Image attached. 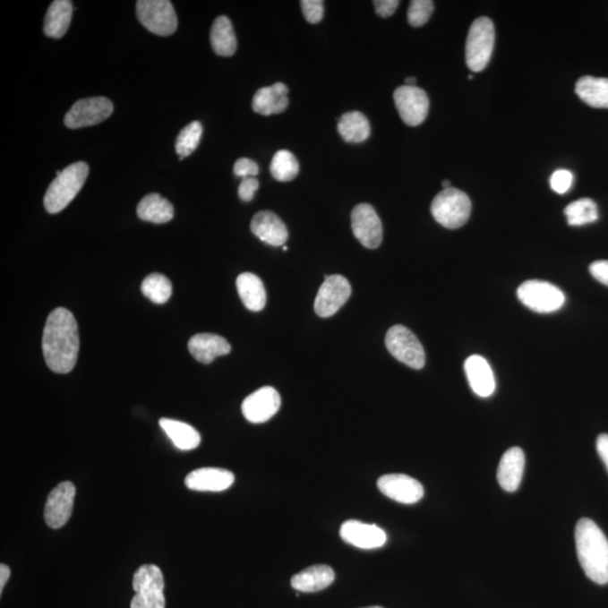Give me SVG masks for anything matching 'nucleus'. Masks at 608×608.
Wrapping results in <instances>:
<instances>
[{"label":"nucleus","instance_id":"1","mask_svg":"<svg viewBox=\"0 0 608 608\" xmlns=\"http://www.w3.org/2000/svg\"><path fill=\"white\" fill-rule=\"evenodd\" d=\"M43 355L55 373L65 374L76 365L80 352V334L76 319L69 310H54L47 319L42 339Z\"/></svg>","mask_w":608,"mask_h":608},{"label":"nucleus","instance_id":"2","mask_svg":"<svg viewBox=\"0 0 608 608\" xmlns=\"http://www.w3.org/2000/svg\"><path fill=\"white\" fill-rule=\"evenodd\" d=\"M576 550L581 568L594 583L608 584V540L598 525L581 518L576 525Z\"/></svg>","mask_w":608,"mask_h":608},{"label":"nucleus","instance_id":"3","mask_svg":"<svg viewBox=\"0 0 608 608\" xmlns=\"http://www.w3.org/2000/svg\"><path fill=\"white\" fill-rule=\"evenodd\" d=\"M89 173V165L84 161L70 165L63 172L58 170L45 196L47 211L56 214L67 208L84 186Z\"/></svg>","mask_w":608,"mask_h":608},{"label":"nucleus","instance_id":"4","mask_svg":"<svg viewBox=\"0 0 608 608\" xmlns=\"http://www.w3.org/2000/svg\"><path fill=\"white\" fill-rule=\"evenodd\" d=\"M471 208V201L465 192L450 187L435 196L431 212L441 226L448 229H458L469 220Z\"/></svg>","mask_w":608,"mask_h":608},{"label":"nucleus","instance_id":"5","mask_svg":"<svg viewBox=\"0 0 608 608\" xmlns=\"http://www.w3.org/2000/svg\"><path fill=\"white\" fill-rule=\"evenodd\" d=\"M495 26L488 17H480L472 23L466 46L467 64L472 72H483L487 67L495 47Z\"/></svg>","mask_w":608,"mask_h":608},{"label":"nucleus","instance_id":"6","mask_svg":"<svg viewBox=\"0 0 608 608\" xmlns=\"http://www.w3.org/2000/svg\"><path fill=\"white\" fill-rule=\"evenodd\" d=\"M135 595L131 608H165V580L160 568L155 564H144L133 576Z\"/></svg>","mask_w":608,"mask_h":608},{"label":"nucleus","instance_id":"7","mask_svg":"<svg viewBox=\"0 0 608 608\" xmlns=\"http://www.w3.org/2000/svg\"><path fill=\"white\" fill-rule=\"evenodd\" d=\"M518 297L525 307L539 313L558 312L566 302L564 293L558 287L539 279H531L520 284Z\"/></svg>","mask_w":608,"mask_h":608},{"label":"nucleus","instance_id":"8","mask_svg":"<svg viewBox=\"0 0 608 608\" xmlns=\"http://www.w3.org/2000/svg\"><path fill=\"white\" fill-rule=\"evenodd\" d=\"M137 16L140 23L149 32L169 37L176 32L178 21L176 12L169 0H139Z\"/></svg>","mask_w":608,"mask_h":608},{"label":"nucleus","instance_id":"9","mask_svg":"<svg viewBox=\"0 0 608 608\" xmlns=\"http://www.w3.org/2000/svg\"><path fill=\"white\" fill-rule=\"evenodd\" d=\"M388 351L398 361L411 369L421 370L425 366L426 354L421 341L405 326H393L386 336Z\"/></svg>","mask_w":608,"mask_h":608},{"label":"nucleus","instance_id":"10","mask_svg":"<svg viewBox=\"0 0 608 608\" xmlns=\"http://www.w3.org/2000/svg\"><path fill=\"white\" fill-rule=\"evenodd\" d=\"M113 109V103L107 98L81 99L65 114L64 124L73 130L99 124L112 116Z\"/></svg>","mask_w":608,"mask_h":608},{"label":"nucleus","instance_id":"11","mask_svg":"<svg viewBox=\"0 0 608 608\" xmlns=\"http://www.w3.org/2000/svg\"><path fill=\"white\" fill-rule=\"evenodd\" d=\"M351 284L341 275H325L314 300V312L321 318L334 316L351 296Z\"/></svg>","mask_w":608,"mask_h":608},{"label":"nucleus","instance_id":"12","mask_svg":"<svg viewBox=\"0 0 608 608\" xmlns=\"http://www.w3.org/2000/svg\"><path fill=\"white\" fill-rule=\"evenodd\" d=\"M393 98L406 124L417 126L426 120L430 111V98L425 90L417 86H400L393 94Z\"/></svg>","mask_w":608,"mask_h":608},{"label":"nucleus","instance_id":"13","mask_svg":"<svg viewBox=\"0 0 608 608\" xmlns=\"http://www.w3.org/2000/svg\"><path fill=\"white\" fill-rule=\"evenodd\" d=\"M352 229L354 235L365 248L375 249L382 243V222L371 204L361 203L354 208Z\"/></svg>","mask_w":608,"mask_h":608},{"label":"nucleus","instance_id":"14","mask_svg":"<svg viewBox=\"0 0 608 608\" xmlns=\"http://www.w3.org/2000/svg\"><path fill=\"white\" fill-rule=\"evenodd\" d=\"M76 487L70 481L61 483L52 490L45 507V519L47 527L58 529L67 524L73 510Z\"/></svg>","mask_w":608,"mask_h":608},{"label":"nucleus","instance_id":"15","mask_svg":"<svg viewBox=\"0 0 608 608\" xmlns=\"http://www.w3.org/2000/svg\"><path fill=\"white\" fill-rule=\"evenodd\" d=\"M281 407V396L272 387H262L244 400L242 411L249 423L269 422Z\"/></svg>","mask_w":608,"mask_h":608},{"label":"nucleus","instance_id":"16","mask_svg":"<svg viewBox=\"0 0 608 608\" xmlns=\"http://www.w3.org/2000/svg\"><path fill=\"white\" fill-rule=\"evenodd\" d=\"M378 488L384 496L400 504H415L424 497V487L419 481L406 475H386L378 480Z\"/></svg>","mask_w":608,"mask_h":608},{"label":"nucleus","instance_id":"17","mask_svg":"<svg viewBox=\"0 0 608 608\" xmlns=\"http://www.w3.org/2000/svg\"><path fill=\"white\" fill-rule=\"evenodd\" d=\"M340 536L347 544L362 550L382 548L387 544V533L374 524L360 520H347L340 527Z\"/></svg>","mask_w":608,"mask_h":608},{"label":"nucleus","instance_id":"18","mask_svg":"<svg viewBox=\"0 0 608 608\" xmlns=\"http://www.w3.org/2000/svg\"><path fill=\"white\" fill-rule=\"evenodd\" d=\"M235 483L233 472L218 467H201L187 475L185 485L194 492H221Z\"/></svg>","mask_w":608,"mask_h":608},{"label":"nucleus","instance_id":"19","mask_svg":"<svg viewBox=\"0 0 608 608\" xmlns=\"http://www.w3.org/2000/svg\"><path fill=\"white\" fill-rule=\"evenodd\" d=\"M252 233L270 246L279 247L286 244L288 238L286 223L272 211H261L253 218Z\"/></svg>","mask_w":608,"mask_h":608},{"label":"nucleus","instance_id":"20","mask_svg":"<svg viewBox=\"0 0 608 608\" xmlns=\"http://www.w3.org/2000/svg\"><path fill=\"white\" fill-rule=\"evenodd\" d=\"M465 371L472 391L481 398H488L496 390V380L492 366L480 355L467 358Z\"/></svg>","mask_w":608,"mask_h":608},{"label":"nucleus","instance_id":"21","mask_svg":"<svg viewBox=\"0 0 608 608\" xmlns=\"http://www.w3.org/2000/svg\"><path fill=\"white\" fill-rule=\"evenodd\" d=\"M525 467V455L522 449L511 448L502 455L498 467L497 479L507 492H514L522 483Z\"/></svg>","mask_w":608,"mask_h":608},{"label":"nucleus","instance_id":"22","mask_svg":"<svg viewBox=\"0 0 608 608\" xmlns=\"http://www.w3.org/2000/svg\"><path fill=\"white\" fill-rule=\"evenodd\" d=\"M188 351L196 361L210 364L218 356L231 352V345L223 337L214 334H198L188 341Z\"/></svg>","mask_w":608,"mask_h":608},{"label":"nucleus","instance_id":"23","mask_svg":"<svg viewBox=\"0 0 608 608\" xmlns=\"http://www.w3.org/2000/svg\"><path fill=\"white\" fill-rule=\"evenodd\" d=\"M335 571L326 564H317V566L304 569L292 577L291 586L293 589L301 593H317L330 587L334 583Z\"/></svg>","mask_w":608,"mask_h":608},{"label":"nucleus","instance_id":"24","mask_svg":"<svg viewBox=\"0 0 608 608\" xmlns=\"http://www.w3.org/2000/svg\"><path fill=\"white\" fill-rule=\"evenodd\" d=\"M287 94V86L282 82L258 90L253 98V109L266 116L283 113L288 107Z\"/></svg>","mask_w":608,"mask_h":608},{"label":"nucleus","instance_id":"25","mask_svg":"<svg viewBox=\"0 0 608 608\" xmlns=\"http://www.w3.org/2000/svg\"><path fill=\"white\" fill-rule=\"evenodd\" d=\"M73 13V3L70 0H56L47 10L45 26L47 37L61 39L64 37L72 23Z\"/></svg>","mask_w":608,"mask_h":608},{"label":"nucleus","instance_id":"26","mask_svg":"<svg viewBox=\"0 0 608 608\" xmlns=\"http://www.w3.org/2000/svg\"><path fill=\"white\" fill-rule=\"evenodd\" d=\"M237 290L244 307L251 312H261L266 305V290L264 284L257 275L253 273L240 274L237 278Z\"/></svg>","mask_w":608,"mask_h":608},{"label":"nucleus","instance_id":"27","mask_svg":"<svg viewBox=\"0 0 608 608\" xmlns=\"http://www.w3.org/2000/svg\"><path fill=\"white\" fill-rule=\"evenodd\" d=\"M138 217L143 221L163 225L174 218L173 204L160 194L151 193L140 201L137 209Z\"/></svg>","mask_w":608,"mask_h":608},{"label":"nucleus","instance_id":"28","mask_svg":"<svg viewBox=\"0 0 608 608\" xmlns=\"http://www.w3.org/2000/svg\"><path fill=\"white\" fill-rule=\"evenodd\" d=\"M576 94L589 107L608 108L607 78L581 77L576 84Z\"/></svg>","mask_w":608,"mask_h":608},{"label":"nucleus","instance_id":"29","mask_svg":"<svg viewBox=\"0 0 608 608\" xmlns=\"http://www.w3.org/2000/svg\"><path fill=\"white\" fill-rule=\"evenodd\" d=\"M159 425L178 450H194L201 443L200 432L186 423L161 418Z\"/></svg>","mask_w":608,"mask_h":608},{"label":"nucleus","instance_id":"30","mask_svg":"<svg viewBox=\"0 0 608 608\" xmlns=\"http://www.w3.org/2000/svg\"><path fill=\"white\" fill-rule=\"evenodd\" d=\"M212 49L218 56H231L237 50V38L231 21L227 16H218L211 29Z\"/></svg>","mask_w":608,"mask_h":608},{"label":"nucleus","instance_id":"31","mask_svg":"<svg viewBox=\"0 0 608 608\" xmlns=\"http://www.w3.org/2000/svg\"><path fill=\"white\" fill-rule=\"evenodd\" d=\"M338 133L347 142L366 141L371 134V125L364 114L357 111L347 112L338 120Z\"/></svg>","mask_w":608,"mask_h":608},{"label":"nucleus","instance_id":"32","mask_svg":"<svg viewBox=\"0 0 608 608\" xmlns=\"http://www.w3.org/2000/svg\"><path fill=\"white\" fill-rule=\"evenodd\" d=\"M569 226L580 227L598 220V209L592 199L575 201L564 209Z\"/></svg>","mask_w":608,"mask_h":608},{"label":"nucleus","instance_id":"33","mask_svg":"<svg viewBox=\"0 0 608 608\" xmlns=\"http://www.w3.org/2000/svg\"><path fill=\"white\" fill-rule=\"evenodd\" d=\"M141 291L143 295L157 304H166L172 296L173 287L169 279L161 274H150L143 279Z\"/></svg>","mask_w":608,"mask_h":608},{"label":"nucleus","instance_id":"34","mask_svg":"<svg viewBox=\"0 0 608 608\" xmlns=\"http://www.w3.org/2000/svg\"><path fill=\"white\" fill-rule=\"evenodd\" d=\"M300 166L295 156L287 150H279L270 163V174L278 182H291L299 174Z\"/></svg>","mask_w":608,"mask_h":608},{"label":"nucleus","instance_id":"35","mask_svg":"<svg viewBox=\"0 0 608 608\" xmlns=\"http://www.w3.org/2000/svg\"><path fill=\"white\" fill-rule=\"evenodd\" d=\"M202 133L203 126L199 121L191 122L179 133L176 143H175L179 160L193 154L199 146L201 138H202Z\"/></svg>","mask_w":608,"mask_h":608},{"label":"nucleus","instance_id":"36","mask_svg":"<svg viewBox=\"0 0 608 608\" xmlns=\"http://www.w3.org/2000/svg\"><path fill=\"white\" fill-rule=\"evenodd\" d=\"M434 11L432 0H414L408 10V21L414 28L425 25Z\"/></svg>","mask_w":608,"mask_h":608},{"label":"nucleus","instance_id":"37","mask_svg":"<svg viewBox=\"0 0 608 608\" xmlns=\"http://www.w3.org/2000/svg\"><path fill=\"white\" fill-rule=\"evenodd\" d=\"M572 183H574V175L567 169H558L550 178L551 188L558 194L567 193Z\"/></svg>","mask_w":608,"mask_h":608},{"label":"nucleus","instance_id":"38","mask_svg":"<svg viewBox=\"0 0 608 608\" xmlns=\"http://www.w3.org/2000/svg\"><path fill=\"white\" fill-rule=\"evenodd\" d=\"M300 4L305 20H307L310 24L321 23L323 19L322 0H302Z\"/></svg>","mask_w":608,"mask_h":608},{"label":"nucleus","instance_id":"39","mask_svg":"<svg viewBox=\"0 0 608 608\" xmlns=\"http://www.w3.org/2000/svg\"><path fill=\"white\" fill-rule=\"evenodd\" d=\"M235 176L244 178L255 177L260 173V167L255 161L248 158H240L234 166Z\"/></svg>","mask_w":608,"mask_h":608},{"label":"nucleus","instance_id":"40","mask_svg":"<svg viewBox=\"0 0 608 608\" xmlns=\"http://www.w3.org/2000/svg\"><path fill=\"white\" fill-rule=\"evenodd\" d=\"M258 188H260V182L255 177L243 179L238 188L240 200H243L244 202H251Z\"/></svg>","mask_w":608,"mask_h":608},{"label":"nucleus","instance_id":"41","mask_svg":"<svg viewBox=\"0 0 608 608\" xmlns=\"http://www.w3.org/2000/svg\"><path fill=\"white\" fill-rule=\"evenodd\" d=\"M589 272L595 279L608 287V261H596L589 266Z\"/></svg>","mask_w":608,"mask_h":608},{"label":"nucleus","instance_id":"42","mask_svg":"<svg viewBox=\"0 0 608 608\" xmlns=\"http://www.w3.org/2000/svg\"><path fill=\"white\" fill-rule=\"evenodd\" d=\"M399 4L400 2H398V0H375L373 2L376 13L384 19L395 14Z\"/></svg>","mask_w":608,"mask_h":608},{"label":"nucleus","instance_id":"43","mask_svg":"<svg viewBox=\"0 0 608 608\" xmlns=\"http://www.w3.org/2000/svg\"><path fill=\"white\" fill-rule=\"evenodd\" d=\"M596 449L599 458H602L608 471V435L601 434L597 437Z\"/></svg>","mask_w":608,"mask_h":608},{"label":"nucleus","instance_id":"44","mask_svg":"<svg viewBox=\"0 0 608 608\" xmlns=\"http://www.w3.org/2000/svg\"><path fill=\"white\" fill-rule=\"evenodd\" d=\"M10 576L11 569L6 564H2L0 566V593H3L4 587H5L8 579H10Z\"/></svg>","mask_w":608,"mask_h":608},{"label":"nucleus","instance_id":"45","mask_svg":"<svg viewBox=\"0 0 608 608\" xmlns=\"http://www.w3.org/2000/svg\"><path fill=\"white\" fill-rule=\"evenodd\" d=\"M415 82H417V81H415V77H409L406 80L407 86H415Z\"/></svg>","mask_w":608,"mask_h":608},{"label":"nucleus","instance_id":"46","mask_svg":"<svg viewBox=\"0 0 608 608\" xmlns=\"http://www.w3.org/2000/svg\"><path fill=\"white\" fill-rule=\"evenodd\" d=\"M441 185L444 186V190H445V188H450V182L448 181V179H445V181H443V183H441Z\"/></svg>","mask_w":608,"mask_h":608},{"label":"nucleus","instance_id":"47","mask_svg":"<svg viewBox=\"0 0 608 608\" xmlns=\"http://www.w3.org/2000/svg\"><path fill=\"white\" fill-rule=\"evenodd\" d=\"M283 251H284V252H287V251H288V248H287V246H284V247H283Z\"/></svg>","mask_w":608,"mask_h":608},{"label":"nucleus","instance_id":"48","mask_svg":"<svg viewBox=\"0 0 608 608\" xmlns=\"http://www.w3.org/2000/svg\"><path fill=\"white\" fill-rule=\"evenodd\" d=\"M365 608H383V607H380V606H371V607H365Z\"/></svg>","mask_w":608,"mask_h":608}]
</instances>
